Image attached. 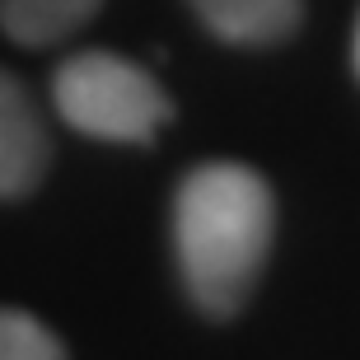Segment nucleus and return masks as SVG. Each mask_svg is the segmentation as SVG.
<instances>
[{
    "mask_svg": "<svg viewBox=\"0 0 360 360\" xmlns=\"http://www.w3.org/2000/svg\"><path fill=\"white\" fill-rule=\"evenodd\" d=\"M276 206L262 174L234 160L197 164L174 197L178 276L201 314L225 319L253 295L267 267Z\"/></svg>",
    "mask_w": 360,
    "mask_h": 360,
    "instance_id": "f257e3e1",
    "label": "nucleus"
},
{
    "mask_svg": "<svg viewBox=\"0 0 360 360\" xmlns=\"http://www.w3.org/2000/svg\"><path fill=\"white\" fill-rule=\"evenodd\" d=\"M52 103L70 131L112 141V146H146L174 117L169 94L146 66L117 52H75L52 75Z\"/></svg>",
    "mask_w": 360,
    "mask_h": 360,
    "instance_id": "f03ea898",
    "label": "nucleus"
},
{
    "mask_svg": "<svg viewBox=\"0 0 360 360\" xmlns=\"http://www.w3.org/2000/svg\"><path fill=\"white\" fill-rule=\"evenodd\" d=\"M52 136L19 75L0 70V201H19L47 178Z\"/></svg>",
    "mask_w": 360,
    "mask_h": 360,
    "instance_id": "7ed1b4c3",
    "label": "nucleus"
},
{
    "mask_svg": "<svg viewBox=\"0 0 360 360\" xmlns=\"http://www.w3.org/2000/svg\"><path fill=\"white\" fill-rule=\"evenodd\" d=\"M187 5L215 38L234 47H271L290 38L304 19V0H187Z\"/></svg>",
    "mask_w": 360,
    "mask_h": 360,
    "instance_id": "20e7f679",
    "label": "nucleus"
},
{
    "mask_svg": "<svg viewBox=\"0 0 360 360\" xmlns=\"http://www.w3.org/2000/svg\"><path fill=\"white\" fill-rule=\"evenodd\" d=\"M108 0H0V33L19 47H52L80 33Z\"/></svg>",
    "mask_w": 360,
    "mask_h": 360,
    "instance_id": "39448f33",
    "label": "nucleus"
},
{
    "mask_svg": "<svg viewBox=\"0 0 360 360\" xmlns=\"http://www.w3.org/2000/svg\"><path fill=\"white\" fill-rule=\"evenodd\" d=\"M0 360H66V347L33 314L0 309Z\"/></svg>",
    "mask_w": 360,
    "mask_h": 360,
    "instance_id": "423d86ee",
    "label": "nucleus"
},
{
    "mask_svg": "<svg viewBox=\"0 0 360 360\" xmlns=\"http://www.w3.org/2000/svg\"><path fill=\"white\" fill-rule=\"evenodd\" d=\"M356 61H360V42H356Z\"/></svg>",
    "mask_w": 360,
    "mask_h": 360,
    "instance_id": "0eeeda50",
    "label": "nucleus"
}]
</instances>
